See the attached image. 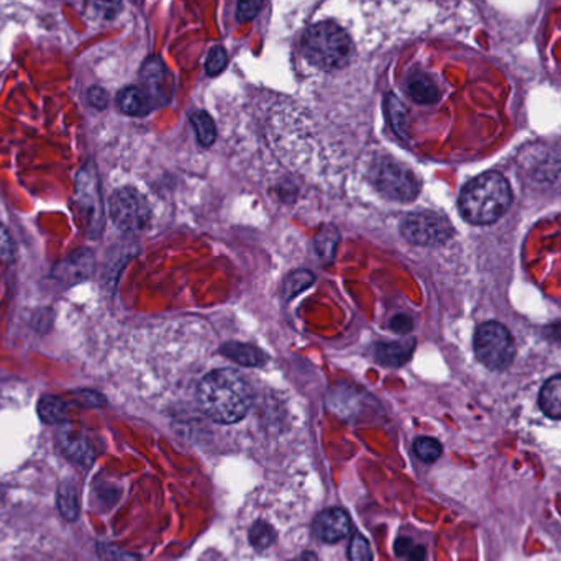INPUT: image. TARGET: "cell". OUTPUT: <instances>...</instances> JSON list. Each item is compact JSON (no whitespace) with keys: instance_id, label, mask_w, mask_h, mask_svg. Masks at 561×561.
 Segmentation results:
<instances>
[{"instance_id":"cell-20","label":"cell","mask_w":561,"mask_h":561,"mask_svg":"<svg viewBox=\"0 0 561 561\" xmlns=\"http://www.w3.org/2000/svg\"><path fill=\"white\" fill-rule=\"evenodd\" d=\"M338 244H340V234L336 226L326 225L320 228V232L316 236V250L322 260L326 262L334 260Z\"/></svg>"},{"instance_id":"cell-18","label":"cell","mask_w":561,"mask_h":561,"mask_svg":"<svg viewBox=\"0 0 561 561\" xmlns=\"http://www.w3.org/2000/svg\"><path fill=\"white\" fill-rule=\"evenodd\" d=\"M164 66L160 61H148L143 71V81H145L146 96L150 100L163 99V82Z\"/></svg>"},{"instance_id":"cell-32","label":"cell","mask_w":561,"mask_h":561,"mask_svg":"<svg viewBox=\"0 0 561 561\" xmlns=\"http://www.w3.org/2000/svg\"><path fill=\"white\" fill-rule=\"evenodd\" d=\"M391 328H392L394 332H399V334H409V332L414 328V322H412V318L409 317V316L399 314V316H396V317L391 320Z\"/></svg>"},{"instance_id":"cell-9","label":"cell","mask_w":561,"mask_h":561,"mask_svg":"<svg viewBox=\"0 0 561 561\" xmlns=\"http://www.w3.org/2000/svg\"><path fill=\"white\" fill-rule=\"evenodd\" d=\"M316 534L322 542L336 543L350 534V517L342 509H326L316 519Z\"/></svg>"},{"instance_id":"cell-11","label":"cell","mask_w":561,"mask_h":561,"mask_svg":"<svg viewBox=\"0 0 561 561\" xmlns=\"http://www.w3.org/2000/svg\"><path fill=\"white\" fill-rule=\"evenodd\" d=\"M416 342L414 340H400V342H391V344H381L376 348V360L391 368L402 366L410 360L414 354Z\"/></svg>"},{"instance_id":"cell-14","label":"cell","mask_w":561,"mask_h":561,"mask_svg":"<svg viewBox=\"0 0 561 561\" xmlns=\"http://www.w3.org/2000/svg\"><path fill=\"white\" fill-rule=\"evenodd\" d=\"M408 94L417 104H434L440 97L437 84L422 73L412 74L409 78Z\"/></svg>"},{"instance_id":"cell-36","label":"cell","mask_w":561,"mask_h":561,"mask_svg":"<svg viewBox=\"0 0 561 561\" xmlns=\"http://www.w3.org/2000/svg\"><path fill=\"white\" fill-rule=\"evenodd\" d=\"M4 494H5V489L0 486V501H2V498H4Z\"/></svg>"},{"instance_id":"cell-2","label":"cell","mask_w":561,"mask_h":561,"mask_svg":"<svg viewBox=\"0 0 561 561\" xmlns=\"http://www.w3.org/2000/svg\"><path fill=\"white\" fill-rule=\"evenodd\" d=\"M512 192L506 178L489 171L468 182L460 196V212L474 225H489L502 217L510 207Z\"/></svg>"},{"instance_id":"cell-19","label":"cell","mask_w":561,"mask_h":561,"mask_svg":"<svg viewBox=\"0 0 561 561\" xmlns=\"http://www.w3.org/2000/svg\"><path fill=\"white\" fill-rule=\"evenodd\" d=\"M190 122H192V127H194V132L198 135L200 145L210 146L216 142L217 130H216L214 120L210 118L207 112H202V110L194 112L190 115Z\"/></svg>"},{"instance_id":"cell-1","label":"cell","mask_w":561,"mask_h":561,"mask_svg":"<svg viewBox=\"0 0 561 561\" xmlns=\"http://www.w3.org/2000/svg\"><path fill=\"white\" fill-rule=\"evenodd\" d=\"M198 399L204 414L217 424L240 422L252 408L253 392L244 376L234 370L208 372L200 381Z\"/></svg>"},{"instance_id":"cell-28","label":"cell","mask_w":561,"mask_h":561,"mask_svg":"<svg viewBox=\"0 0 561 561\" xmlns=\"http://www.w3.org/2000/svg\"><path fill=\"white\" fill-rule=\"evenodd\" d=\"M226 64V53L224 51V48H212L210 53L207 56V61H206V69L210 76H216V74L222 73Z\"/></svg>"},{"instance_id":"cell-15","label":"cell","mask_w":561,"mask_h":561,"mask_svg":"<svg viewBox=\"0 0 561 561\" xmlns=\"http://www.w3.org/2000/svg\"><path fill=\"white\" fill-rule=\"evenodd\" d=\"M540 408L547 416L561 420V374L545 382L540 392Z\"/></svg>"},{"instance_id":"cell-21","label":"cell","mask_w":561,"mask_h":561,"mask_svg":"<svg viewBox=\"0 0 561 561\" xmlns=\"http://www.w3.org/2000/svg\"><path fill=\"white\" fill-rule=\"evenodd\" d=\"M314 274L308 270H298V271L290 272V276L282 284V296L284 299L290 300L298 296L299 292L308 290V286L314 284Z\"/></svg>"},{"instance_id":"cell-10","label":"cell","mask_w":561,"mask_h":561,"mask_svg":"<svg viewBox=\"0 0 561 561\" xmlns=\"http://www.w3.org/2000/svg\"><path fill=\"white\" fill-rule=\"evenodd\" d=\"M58 442L66 456H69L74 462H89L91 460V446L86 438V435L81 430H78L76 427L66 426L61 427L60 434H58Z\"/></svg>"},{"instance_id":"cell-23","label":"cell","mask_w":561,"mask_h":561,"mask_svg":"<svg viewBox=\"0 0 561 561\" xmlns=\"http://www.w3.org/2000/svg\"><path fill=\"white\" fill-rule=\"evenodd\" d=\"M386 109H388V115H390L391 125L396 130L398 135L404 136V130H406V109H404V106L400 104V100L390 94L386 99Z\"/></svg>"},{"instance_id":"cell-13","label":"cell","mask_w":561,"mask_h":561,"mask_svg":"<svg viewBox=\"0 0 561 561\" xmlns=\"http://www.w3.org/2000/svg\"><path fill=\"white\" fill-rule=\"evenodd\" d=\"M222 354L238 364L248 366V368H258L266 363V354H262V350L253 345L230 342V344L222 346Z\"/></svg>"},{"instance_id":"cell-16","label":"cell","mask_w":561,"mask_h":561,"mask_svg":"<svg viewBox=\"0 0 561 561\" xmlns=\"http://www.w3.org/2000/svg\"><path fill=\"white\" fill-rule=\"evenodd\" d=\"M38 416L45 422V424H61L63 426L68 418L66 412V404L60 398L55 396H43L38 402Z\"/></svg>"},{"instance_id":"cell-29","label":"cell","mask_w":561,"mask_h":561,"mask_svg":"<svg viewBox=\"0 0 561 561\" xmlns=\"http://www.w3.org/2000/svg\"><path fill=\"white\" fill-rule=\"evenodd\" d=\"M262 0H238L236 7V19L238 22H250L253 20L262 9Z\"/></svg>"},{"instance_id":"cell-34","label":"cell","mask_w":561,"mask_h":561,"mask_svg":"<svg viewBox=\"0 0 561 561\" xmlns=\"http://www.w3.org/2000/svg\"><path fill=\"white\" fill-rule=\"evenodd\" d=\"M79 402H81L82 406H86V408H99L102 406L106 400L99 394H96V392H91V391H84V392H79V399H78Z\"/></svg>"},{"instance_id":"cell-26","label":"cell","mask_w":561,"mask_h":561,"mask_svg":"<svg viewBox=\"0 0 561 561\" xmlns=\"http://www.w3.org/2000/svg\"><path fill=\"white\" fill-rule=\"evenodd\" d=\"M97 553H99L102 561H140L138 555L120 550L114 545L109 543H99L97 545Z\"/></svg>"},{"instance_id":"cell-3","label":"cell","mask_w":561,"mask_h":561,"mask_svg":"<svg viewBox=\"0 0 561 561\" xmlns=\"http://www.w3.org/2000/svg\"><path fill=\"white\" fill-rule=\"evenodd\" d=\"M302 50L310 63L324 71H334L346 64L352 55V41L336 23H316L302 38Z\"/></svg>"},{"instance_id":"cell-12","label":"cell","mask_w":561,"mask_h":561,"mask_svg":"<svg viewBox=\"0 0 561 561\" xmlns=\"http://www.w3.org/2000/svg\"><path fill=\"white\" fill-rule=\"evenodd\" d=\"M117 104L120 110L127 115L140 117L148 114V110L152 109V100L146 96V92L135 86L125 87L124 91H120L117 97Z\"/></svg>"},{"instance_id":"cell-6","label":"cell","mask_w":561,"mask_h":561,"mask_svg":"<svg viewBox=\"0 0 561 561\" xmlns=\"http://www.w3.org/2000/svg\"><path fill=\"white\" fill-rule=\"evenodd\" d=\"M109 210L112 222L127 234L143 230L152 216L145 198L132 188L115 190L110 198Z\"/></svg>"},{"instance_id":"cell-31","label":"cell","mask_w":561,"mask_h":561,"mask_svg":"<svg viewBox=\"0 0 561 561\" xmlns=\"http://www.w3.org/2000/svg\"><path fill=\"white\" fill-rule=\"evenodd\" d=\"M14 254H15L14 240H12V236L7 232V228L0 224V260L12 262Z\"/></svg>"},{"instance_id":"cell-8","label":"cell","mask_w":561,"mask_h":561,"mask_svg":"<svg viewBox=\"0 0 561 561\" xmlns=\"http://www.w3.org/2000/svg\"><path fill=\"white\" fill-rule=\"evenodd\" d=\"M76 204L78 210L82 216L86 226L89 228V234L97 235L102 226V202H100L99 184L96 172L91 168H86L78 174L76 179Z\"/></svg>"},{"instance_id":"cell-25","label":"cell","mask_w":561,"mask_h":561,"mask_svg":"<svg viewBox=\"0 0 561 561\" xmlns=\"http://www.w3.org/2000/svg\"><path fill=\"white\" fill-rule=\"evenodd\" d=\"M348 560L350 561H372V545L363 537L356 534L348 548Z\"/></svg>"},{"instance_id":"cell-33","label":"cell","mask_w":561,"mask_h":561,"mask_svg":"<svg viewBox=\"0 0 561 561\" xmlns=\"http://www.w3.org/2000/svg\"><path fill=\"white\" fill-rule=\"evenodd\" d=\"M89 102L97 109H106L107 102H109V96L102 87H92L89 89Z\"/></svg>"},{"instance_id":"cell-7","label":"cell","mask_w":561,"mask_h":561,"mask_svg":"<svg viewBox=\"0 0 561 561\" xmlns=\"http://www.w3.org/2000/svg\"><path fill=\"white\" fill-rule=\"evenodd\" d=\"M400 232L410 244L434 246L448 242L453 226L444 216L435 212H416L402 220Z\"/></svg>"},{"instance_id":"cell-4","label":"cell","mask_w":561,"mask_h":561,"mask_svg":"<svg viewBox=\"0 0 561 561\" xmlns=\"http://www.w3.org/2000/svg\"><path fill=\"white\" fill-rule=\"evenodd\" d=\"M370 174L374 188L388 199L412 202L420 192V181L416 172L390 158L372 163Z\"/></svg>"},{"instance_id":"cell-22","label":"cell","mask_w":561,"mask_h":561,"mask_svg":"<svg viewBox=\"0 0 561 561\" xmlns=\"http://www.w3.org/2000/svg\"><path fill=\"white\" fill-rule=\"evenodd\" d=\"M414 453L418 460L434 463L442 456V445L430 437H420L414 442Z\"/></svg>"},{"instance_id":"cell-24","label":"cell","mask_w":561,"mask_h":561,"mask_svg":"<svg viewBox=\"0 0 561 561\" xmlns=\"http://www.w3.org/2000/svg\"><path fill=\"white\" fill-rule=\"evenodd\" d=\"M396 555L406 561H424L426 548L412 542L410 538H399L396 542Z\"/></svg>"},{"instance_id":"cell-5","label":"cell","mask_w":561,"mask_h":561,"mask_svg":"<svg viewBox=\"0 0 561 561\" xmlns=\"http://www.w3.org/2000/svg\"><path fill=\"white\" fill-rule=\"evenodd\" d=\"M474 354L492 372H502L514 360L516 346L506 326L486 322L476 330Z\"/></svg>"},{"instance_id":"cell-35","label":"cell","mask_w":561,"mask_h":561,"mask_svg":"<svg viewBox=\"0 0 561 561\" xmlns=\"http://www.w3.org/2000/svg\"><path fill=\"white\" fill-rule=\"evenodd\" d=\"M299 561H316V558L312 555H304Z\"/></svg>"},{"instance_id":"cell-17","label":"cell","mask_w":561,"mask_h":561,"mask_svg":"<svg viewBox=\"0 0 561 561\" xmlns=\"http://www.w3.org/2000/svg\"><path fill=\"white\" fill-rule=\"evenodd\" d=\"M58 507L61 516L74 522L79 517V499H78V491L74 489L71 483H63L58 489Z\"/></svg>"},{"instance_id":"cell-27","label":"cell","mask_w":561,"mask_h":561,"mask_svg":"<svg viewBox=\"0 0 561 561\" xmlns=\"http://www.w3.org/2000/svg\"><path fill=\"white\" fill-rule=\"evenodd\" d=\"M92 9L100 19H115L122 10V0H92Z\"/></svg>"},{"instance_id":"cell-30","label":"cell","mask_w":561,"mask_h":561,"mask_svg":"<svg viewBox=\"0 0 561 561\" xmlns=\"http://www.w3.org/2000/svg\"><path fill=\"white\" fill-rule=\"evenodd\" d=\"M272 538H274V534H272L270 525L260 522V524L254 525L253 529H252V542H253L254 547H258V548H266V547H270Z\"/></svg>"}]
</instances>
